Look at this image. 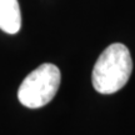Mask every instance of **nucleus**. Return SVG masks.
<instances>
[{
    "label": "nucleus",
    "mask_w": 135,
    "mask_h": 135,
    "mask_svg": "<svg viewBox=\"0 0 135 135\" xmlns=\"http://www.w3.org/2000/svg\"><path fill=\"white\" fill-rule=\"evenodd\" d=\"M60 70L54 64H43L30 73L20 84L18 99L29 109H38L54 99L60 86Z\"/></svg>",
    "instance_id": "f03ea898"
},
{
    "label": "nucleus",
    "mask_w": 135,
    "mask_h": 135,
    "mask_svg": "<svg viewBox=\"0 0 135 135\" xmlns=\"http://www.w3.org/2000/svg\"><path fill=\"white\" fill-rule=\"evenodd\" d=\"M21 28V11L18 0H0V29L16 34Z\"/></svg>",
    "instance_id": "7ed1b4c3"
},
{
    "label": "nucleus",
    "mask_w": 135,
    "mask_h": 135,
    "mask_svg": "<svg viewBox=\"0 0 135 135\" xmlns=\"http://www.w3.org/2000/svg\"><path fill=\"white\" fill-rule=\"evenodd\" d=\"M133 71V60L125 45H109L93 68V86L100 94H113L125 85Z\"/></svg>",
    "instance_id": "f257e3e1"
}]
</instances>
